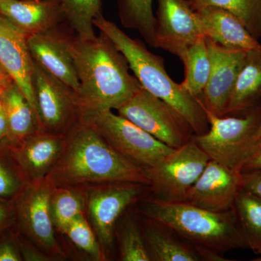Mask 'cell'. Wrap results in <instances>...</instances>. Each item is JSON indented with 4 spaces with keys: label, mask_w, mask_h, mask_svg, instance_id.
I'll use <instances>...</instances> for the list:
<instances>
[{
    "label": "cell",
    "mask_w": 261,
    "mask_h": 261,
    "mask_svg": "<svg viewBox=\"0 0 261 261\" xmlns=\"http://www.w3.org/2000/svg\"><path fill=\"white\" fill-rule=\"evenodd\" d=\"M139 214L163 223L193 245L224 252L248 248L234 209L205 210L186 202L142 198Z\"/></svg>",
    "instance_id": "277c9868"
},
{
    "label": "cell",
    "mask_w": 261,
    "mask_h": 261,
    "mask_svg": "<svg viewBox=\"0 0 261 261\" xmlns=\"http://www.w3.org/2000/svg\"><path fill=\"white\" fill-rule=\"evenodd\" d=\"M261 170V140L254 145L251 153L249 154L240 168V172Z\"/></svg>",
    "instance_id": "e575fe53"
},
{
    "label": "cell",
    "mask_w": 261,
    "mask_h": 261,
    "mask_svg": "<svg viewBox=\"0 0 261 261\" xmlns=\"http://www.w3.org/2000/svg\"><path fill=\"white\" fill-rule=\"evenodd\" d=\"M206 41L211 56V74L197 99L207 111L224 116L247 51L224 47L208 38Z\"/></svg>",
    "instance_id": "4fadbf2b"
},
{
    "label": "cell",
    "mask_w": 261,
    "mask_h": 261,
    "mask_svg": "<svg viewBox=\"0 0 261 261\" xmlns=\"http://www.w3.org/2000/svg\"><path fill=\"white\" fill-rule=\"evenodd\" d=\"M12 80L10 78L9 75L7 74L6 72L3 69V67L0 65V81L1 82H8V81Z\"/></svg>",
    "instance_id": "74e56055"
},
{
    "label": "cell",
    "mask_w": 261,
    "mask_h": 261,
    "mask_svg": "<svg viewBox=\"0 0 261 261\" xmlns=\"http://www.w3.org/2000/svg\"><path fill=\"white\" fill-rule=\"evenodd\" d=\"M260 256H261V255H260ZM260 260H261V259H260Z\"/></svg>",
    "instance_id": "ee69618b"
},
{
    "label": "cell",
    "mask_w": 261,
    "mask_h": 261,
    "mask_svg": "<svg viewBox=\"0 0 261 261\" xmlns=\"http://www.w3.org/2000/svg\"><path fill=\"white\" fill-rule=\"evenodd\" d=\"M3 111L8 124L7 143L14 146L40 129L35 111L14 82H10L3 92Z\"/></svg>",
    "instance_id": "7402d4cb"
},
{
    "label": "cell",
    "mask_w": 261,
    "mask_h": 261,
    "mask_svg": "<svg viewBox=\"0 0 261 261\" xmlns=\"http://www.w3.org/2000/svg\"><path fill=\"white\" fill-rule=\"evenodd\" d=\"M241 188L261 198V170L241 173Z\"/></svg>",
    "instance_id": "836d02e7"
},
{
    "label": "cell",
    "mask_w": 261,
    "mask_h": 261,
    "mask_svg": "<svg viewBox=\"0 0 261 261\" xmlns=\"http://www.w3.org/2000/svg\"><path fill=\"white\" fill-rule=\"evenodd\" d=\"M13 82V81H10V82H0V86L7 85V84L10 83V82Z\"/></svg>",
    "instance_id": "b9f144b4"
},
{
    "label": "cell",
    "mask_w": 261,
    "mask_h": 261,
    "mask_svg": "<svg viewBox=\"0 0 261 261\" xmlns=\"http://www.w3.org/2000/svg\"><path fill=\"white\" fill-rule=\"evenodd\" d=\"M65 21L70 30L82 39L95 37L93 21L102 14L101 0H61Z\"/></svg>",
    "instance_id": "4316f807"
},
{
    "label": "cell",
    "mask_w": 261,
    "mask_h": 261,
    "mask_svg": "<svg viewBox=\"0 0 261 261\" xmlns=\"http://www.w3.org/2000/svg\"><path fill=\"white\" fill-rule=\"evenodd\" d=\"M14 207L12 202L0 199V236L14 227Z\"/></svg>",
    "instance_id": "d6a6232c"
},
{
    "label": "cell",
    "mask_w": 261,
    "mask_h": 261,
    "mask_svg": "<svg viewBox=\"0 0 261 261\" xmlns=\"http://www.w3.org/2000/svg\"><path fill=\"white\" fill-rule=\"evenodd\" d=\"M120 258L122 261H150L140 222L125 217L118 231Z\"/></svg>",
    "instance_id": "f1b7e54d"
},
{
    "label": "cell",
    "mask_w": 261,
    "mask_h": 261,
    "mask_svg": "<svg viewBox=\"0 0 261 261\" xmlns=\"http://www.w3.org/2000/svg\"><path fill=\"white\" fill-rule=\"evenodd\" d=\"M200 260L204 261H228V259L223 256L222 252L210 248V247L193 245Z\"/></svg>",
    "instance_id": "d590c367"
},
{
    "label": "cell",
    "mask_w": 261,
    "mask_h": 261,
    "mask_svg": "<svg viewBox=\"0 0 261 261\" xmlns=\"http://www.w3.org/2000/svg\"><path fill=\"white\" fill-rule=\"evenodd\" d=\"M65 135L38 129L18 145H8L28 183L41 181L50 173L63 148Z\"/></svg>",
    "instance_id": "2e32d148"
},
{
    "label": "cell",
    "mask_w": 261,
    "mask_h": 261,
    "mask_svg": "<svg viewBox=\"0 0 261 261\" xmlns=\"http://www.w3.org/2000/svg\"><path fill=\"white\" fill-rule=\"evenodd\" d=\"M261 105V49L247 51L225 116L245 114Z\"/></svg>",
    "instance_id": "44dd1931"
},
{
    "label": "cell",
    "mask_w": 261,
    "mask_h": 261,
    "mask_svg": "<svg viewBox=\"0 0 261 261\" xmlns=\"http://www.w3.org/2000/svg\"><path fill=\"white\" fill-rule=\"evenodd\" d=\"M10 81H12V80H10ZM10 81H8V82H1V81H0V82H10Z\"/></svg>",
    "instance_id": "7bdbcfd3"
},
{
    "label": "cell",
    "mask_w": 261,
    "mask_h": 261,
    "mask_svg": "<svg viewBox=\"0 0 261 261\" xmlns=\"http://www.w3.org/2000/svg\"><path fill=\"white\" fill-rule=\"evenodd\" d=\"M54 187H79L113 181L149 186L145 170L122 155L93 127L77 121L65 135L61 155L46 177Z\"/></svg>",
    "instance_id": "7a4b0ae2"
},
{
    "label": "cell",
    "mask_w": 261,
    "mask_h": 261,
    "mask_svg": "<svg viewBox=\"0 0 261 261\" xmlns=\"http://www.w3.org/2000/svg\"><path fill=\"white\" fill-rule=\"evenodd\" d=\"M67 42L80 81V120L118 109L142 88L126 58L102 33L82 39L67 32Z\"/></svg>",
    "instance_id": "6da1fadb"
},
{
    "label": "cell",
    "mask_w": 261,
    "mask_h": 261,
    "mask_svg": "<svg viewBox=\"0 0 261 261\" xmlns=\"http://www.w3.org/2000/svg\"><path fill=\"white\" fill-rule=\"evenodd\" d=\"M27 44L36 63L78 93L80 81L68 49L67 32L59 27L32 34L27 37Z\"/></svg>",
    "instance_id": "9a60e30c"
},
{
    "label": "cell",
    "mask_w": 261,
    "mask_h": 261,
    "mask_svg": "<svg viewBox=\"0 0 261 261\" xmlns=\"http://www.w3.org/2000/svg\"><path fill=\"white\" fill-rule=\"evenodd\" d=\"M240 188V171L210 160L185 202L213 212H224L232 208Z\"/></svg>",
    "instance_id": "5bb4252c"
},
{
    "label": "cell",
    "mask_w": 261,
    "mask_h": 261,
    "mask_svg": "<svg viewBox=\"0 0 261 261\" xmlns=\"http://www.w3.org/2000/svg\"><path fill=\"white\" fill-rule=\"evenodd\" d=\"M192 6H215L234 15L255 39L261 38V0H190Z\"/></svg>",
    "instance_id": "83f0119b"
},
{
    "label": "cell",
    "mask_w": 261,
    "mask_h": 261,
    "mask_svg": "<svg viewBox=\"0 0 261 261\" xmlns=\"http://www.w3.org/2000/svg\"><path fill=\"white\" fill-rule=\"evenodd\" d=\"M53 184L47 178L27 184L13 202L15 232L49 257H63L49 212Z\"/></svg>",
    "instance_id": "52a82bcc"
},
{
    "label": "cell",
    "mask_w": 261,
    "mask_h": 261,
    "mask_svg": "<svg viewBox=\"0 0 261 261\" xmlns=\"http://www.w3.org/2000/svg\"><path fill=\"white\" fill-rule=\"evenodd\" d=\"M8 84H7V85L0 86V113L3 112V91H4L5 87H6Z\"/></svg>",
    "instance_id": "f35d334b"
},
{
    "label": "cell",
    "mask_w": 261,
    "mask_h": 261,
    "mask_svg": "<svg viewBox=\"0 0 261 261\" xmlns=\"http://www.w3.org/2000/svg\"><path fill=\"white\" fill-rule=\"evenodd\" d=\"M21 253L14 228L0 236V261H21Z\"/></svg>",
    "instance_id": "1f68e13d"
},
{
    "label": "cell",
    "mask_w": 261,
    "mask_h": 261,
    "mask_svg": "<svg viewBox=\"0 0 261 261\" xmlns=\"http://www.w3.org/2000/svg\"><path fill=\"white\" fill-rule=\"evenodd\" d=\"M185 80L182 88L192 97H200L208 82L211 70L210 53L206 37L200 38L187 49L183 59Z\"/></svg>",
    "instance_id": "d4e9b609"
},
{
    "label": "cell",
    "mask_w": 261,
    "mask_h": 261,
    "mask_svg": "<svg viewBox=\"0 0 261 261\" xmlns=\"http://www.w3.org/2000/svg\"><path fill=\"white\" fill-rule=\"evenodd\" d=\"M116 111L171 148H179L195 137L181 114L142 87Z\"/></svg>",
    "instance_id": "ba28073f"
},
{
    "label": "cell",
    "mask_w": 261,
    "mask_h": 261,
    "mask_svg": "<svg viewBox=\"0 0 261 261\" xmlns=\"http://www.w3.org/2000/svg\"><path fill=\"white\" fill-rule=\"evenodd\" d=\"M0 12L27 37L58 28L65 21L61 0H0Z\"/></svg>",
    "instance_id": "ac0fdd59"
},
{
    "label": "cell",
    "mask_w": 261,
    "mask_h": 261,
    "mask_svg": "<svg viewBox=\"0 0 261 261\" xmlns=\"http://www.w3.org/2000/svg\"><path fill=\"white\" fill-rule=\"evenodd\" d=\"M80 250L95 260H106V252L89 224L86 214L80 215L70 223L64 233Z\"/></svg>",
    "instance_id": "4dcf8cb0"
},
{
    "label": "cell",
    "mask_w": 261,
    "mask_h": 261,
    "mask_svg": "<svg viewBox=\"0 0 261 261\" xmlns=\"http://www.w3.org/2000/svg\"><path fill=\"white\" fill-rule=\"evenodd\" d=\"M154 47L183 59L187 49L202 37L203 29L190 0H157Z\"/></svg>",
    "instance_id": "7c38bea8"
},
{
    "label": "cell",
    "mask_w": 261,
    "mask_h": 261,
    "mask_svg": "<svg viewBox=\"0 0 261 261\" xmlns=\"http://www.w3.org/2000/svg\"><path fill=\"white\" fill-rule=\"evenodd\" d=\"M5 21H7L6 19L4 18V16L2 15L1 12H0V23H4Z\"/></svg>",
    "instance_id": "60d3db41"
},
{
    "label": "cell",
    "mask_w": 261,
    "mask_h": 261,
    "mask_svg": "<svg viewBox=\"0 0 261 261\" xmlns=\"http://www.w3.org/2000/svg\"><path fill=\"white\" fill-rule=\"evenodd\" d=\"M27 184L5 141L0 145V199L13 202Z\"/></svg>",
    "instance_id": "f546056e"
},
{
    "label": "cell",
    "mask_w": 261,
    "mask_h": 261,
    "mask_svg": "<svg viewBox=\"0 0 261 261\" xmlns=\"http://www.w3.org/2000/svg\"><path fill=\"white\" fill-rule=\"evenodd\" d=\"M203 109L209 130L195 136L194 140L210 160L240 171V166L253 148L261 123V105L239 116L220 117Z\"/></svg>",
    "instance_id": "5b68a950"
},
{
    "label": "cell",
    "mask_w": 261,
    "mask_h": 261,
    "mask_svg": "<svg viewBox=\"0 0 261 261\" xmlns=\"http://www.w3.org/2000/svg\"><path fill=\"white\" fill-rule=\"evenodd\" d=\"M87 198L86 216L103 248L110 249L117 223L130 205L144 198L143 184L113 181L83 186Z\"/></svg>",
    "instance_id": "30bf717a"
},
{
    "label": "cell",
    "mask_w": 261,
    "mask_h": 261,
    "mask_svg": "<svg viewBox=\"0 0 261 261\" xmlns=\"http://www.w3.org/2000/svg\"><path fill=\"white\" fill-rule=\"evenodd\" d=\"M8 134V124L4 111L0 113V145L7 141Z\"/></svg>",
    "instance_id": "8d00e7d4"
},
{
    "label": "cell",
    "mask_w": 261,
    "mask_h": 261,
    "mask_svg": "<svg viewBox=\"0 0 261 261\" xmlns=\"http://www.w3.org/2000/svg\"><path fill=\"white\" fill-rule=\"evenodd\" d=\"M261 140V123L260 127H259L258 130H257L256 135H255V139H254V145L258 142L259 140ZM253 145V147H254ZM253 149V148H252Z\"/></svg>",
    "instance_id": "ab89813d"
},
{
    "label": "cell",
    "mask_w": 261,
    "mask_h": 261,
    "mask_svg": "<svg viewBox=\"0 0 261 261\" xmlns=\"http://www.w3.org/2000/svg\"><path fill=\"white\" fill-rule=\"evenodd\" d=\"M87 198L83 186L54 187L49 197V212L55 229L64 234L70 223L86 214Z\"/></svg>",
    "instance_id": "603a6c76"
},
{
    "label": "cell",
    "mask_w": 261,
    "mask_h": 261,
    "mask_svg": "<svg viewBox=\"0 0 261 261\" xmlns=\"http://www.w3.org/2000/svg\"><path fill=\"white\" fill-rule=\"evenodd\" d=\"M81 121L91 125L113 148L145 170L153 167L174 150L112 110Z\"/></svg>",
    "instance_id": "8992f818"
},
{
    "label": "cell",
    "mask_w": 261,
    "mask_h": 261,
    "mask_svg": "<svg viewBox=\"0 0 261 261\" xmlns=\"http://www.w3.org/2000/svg\"><path fill=\"white\" fill-rule=\"evenodd\" d=\"M93 23L124 56L142 88L174 108L188 122L195 136L209 130L207 116L200 101L182 88L181 84L172 80L165 68L163 58L151 53L143 43L130 38L102 14L98 15Z\"/></svg>",
    "instance_id": "3957f363"
},
{
    "label": "cell",
    "mask_w": 261,
    "mask_h": 261,
    "mask_svg": "<svg viewBox=\"0 0 261 261\" xmlns=\"http://www.w3.org/2000/svg\"><path fill=\"white\" fill-rule=\"evenodd\" d=\"M193 8L206 38L226 47L246 51L261 49L258 39H255L243 23L228 10L215 6Z\"/></svg>",
    "instance_id": "d6986e66"
},
{
    "label": "cell",
    "mask_w": 261,
    "mask_h": 261,
    "mask_svg": "<svg viewBox=\"0 0 261 261\" xmlns=\"http://www.w3.org/2000/svg\"><path fill=\"white\" fill-rule=\"evenodd\" d=\"M0 65L23 92L38 118L32 85L34 60L27 37L8 20L0 23Z\"/></svg>",
    "instance_id": "e0dca14e"
},
{
    "label": "cell",
    "mask_w": 261,
    "mask_h": 261,
    "mask_svg": "<svg viewBox=\"0 0 261 261\" xmlns=\"http://www.w3.org/2000/svg\"><path fill=\"white\" fill-rule=\"evenodd\" d=\"M239 224L248 248L261 255V198L243 188L239 190L233 205Z\"/></svg>",
    "instance_id": "cb8c5ba5"
},
{
    "label": "cell",
    "mask_w": 261,
    "mask_h": 261,
    "mask_svg": "<svg viewBox=\"0 0 261 261\" xmlns=\"http://www.w3.org/2000/svg\"><path fill=\"white\" fill-rule=\"evenodd\" d=\"M32 85L40 129L65 135L81 118L75 91L34 61Z\"/></svg>",
    "instance_id": "8fae6325"
},
{
    "label": "cell",
    "mask_w": 261,
    "mask_h": 261,
    "mask_svg": "<svg viewBox=\"0 0 261 261\" xmlns=\"http://www.w3.org/2000/svg\"><path fill=\"white\" fill-rule=\"evenodd\" d=\"M209 161L194 138L174 149L161 162L145 170L152 197L165 202H185Z\"/></svg>",
    "instance_id": "9c48e42d"
},
{
    "label": "cell",
    "mask_w": 261,
    "mask_h": 261,
    "mask_svg": "<svg viewBox=\"0 0 261 261\" xmlns=\"http://www.w3.org/2000/svg\"><path fill=\"white\" fill-rule=\"evenodd\" d=\"M153 0H118L120 20L123 27L137 31L150 47H154Z\"/></svg>",
    "instance_id": "484cf974"
},
{
    "label": "cell",
    "mask_w": 261,
    "mask_h": 261,
    "mask_svg": "<svg viewBox=\"0 0 261 261\" xmlns=\"http://www.w3.org/2000/svg\"><path fill=\"white\" fill-rule=\"evenodd\" d=\"M139 222L151 260L200 261L193 245L168 226L141 215Z\"/></svg>",
    "instance_id": "ffe728a7"
}]
</instances>
